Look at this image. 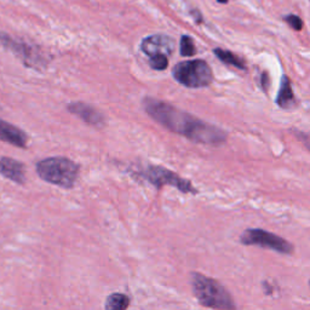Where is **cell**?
I'll use <instances>...</instances> for the list:
<instances>
[{"label": "cell", "instance_id": "obj_1", "mask_svg": "<svg viewBox=\"0 0 310 310\" xmlns=\"http://www.w3.org/2000/svg\"><path fill=\"white\" fill-rule=\"evenodd\" d=\"M143 106L156 123L195 143L218 146L228 138V133L222 129L200 120L166 102L148 97L143 102Z\"/></svg>", "mask_w": 310, "mask_h": 310}, {"label": "cell", "instance_id": "obj_2", "mask_svg": "<svg viewBox=\"0 0 310 310\" xmlns=\"http://www.w3.org/2000/svg\"><path fill=\"white\" fill-rule=\"evenodd\" d=\"M192 286L194 296L205 308L218 310L236 309L233 297L217 280L205 277L199 273H193Z\"/></svg>", "mask_w": 310, "mask_h": 310}, {"label": "cell", "instance_id": "obj_3", "mask_svg": "<svg viewBox=\"0 0 310 310\" xmlns=\"http://www.w3.org/2000/svg\"><path fill=\"white\" fill-rule=\"evenodd\" d=\"M80 166L69 159L49 158L39 161L36 172L41 179L62 188H72L79 175Z\"/></svg>", "mask_w": 310, "mask_h": 310}, {"label": "cell", "instance_id": "obj_4", "mask_svg": "<svg viewBox=\"0 0 310 310\" xmlns=\"http://www.w3.org/2000/svg\"><path fill=\"white\" fill-rule=\"evenodd\" d=\"M172 75L179 84L189 89H201L212 84L213 73L209 63L202 60L183 61L172 69Z\"/></svg>", "mask_w": 310, "mask_h": 310}, {"label": "cell", "instance_id": "obj_5", "mask_svg": "<svg viewBox=\"0 0 310 310\" xmlns=\"http://www.w3.org/2000/svg\"><path fill=\"white\" fill-rule=\"evenodd\" d=\"M240 243L246 246H260L270 248L282 255H292L294 251V245L281 236L264 229H247L240 236Z\"/></svg>", "mask_w": 310, "mask_h": 310}, {"label": "cell", "instance_id": "obj_6", "mask_svg": "<svg viewBox=\"0 0 310 310\" xmlns=\"http://www.w3.org/2000/svg\"><path fill=\"white\" fill-rule=\"evenodd\" d=\"M140 176L158 188L163 187V185H171V187L177 188L184 194H196L197 193L190 180L179 177L177 173L172 172L163 166H148L146 170L141 171Z\"/></svg>", "mask_w": 310, "mask_h": 310}, {"label": "cell", "instance_id": "obj_7", "mask_svg": "<svg viewBox=\"0 0 310 310\" xmlns=\"http://www.w3.org/2000/svg\"><path fill=\"white\" fill-rule=\"evenodd\" d=\"M0 41H1V44L5 48L11 50L17 57L21 58L22 62L26 65H28V67H43L44 63H45L43 56L33 46L15 40L14 38L7 35L6 33L0 32Z\"/></svg>", "mask_w": 310, "mask_h": 310}, {"label": "cell", "instance_id": "obj_8", "mask_svg": "<svg viewBox=\"0 0 310 310\" xmlns=\"http://www.w3.org/2000/svg\"><path fill=\"white\" fill-rule=\"evenodd\" d=\"M141 50L149 57L155 55L170 56L175 50V41L167 35L155 34V35H150L143 39L142 44H141Z\"/></svg>", "mask_w": 310, "mask_h": 310}, {"label": "cell", "instance_id": "obj_9", "mask_svg": "<svg viewBox=\"0 0 310 310\" xmlns=\"http://www.w3.org/2000/svg\"><path fill=\"white\" fill-rule=\"evenodd\" d=\"M67 109L72 114L79 116L89 125L96 126V128H102L104 125L103 115L89 104L82 103V102H74V103L68 104Z\"/></svg>", "mask_w": 310, "mask_h": 310}, {"label": "cell", "instance_id": "obj_10", "mask_svg": "<svg viewBox=\"0 0 310 310\" xmlns=\"http://www.w3.org/2000/svg\"><path fill=\"white\" fill-rule=\"evenodd\" d=\"M0 141L10 143L15 147L26 148L28 137H27L26 132L19 130L18 128L4 120H0Z\"/></svg>", "mask_w": 310, "mask_h": 310}, {"label": "cell", "instance_id": "obj_11", "mask_svg": "<svg viewBox=\"0 0 310 310\" xmlns=\"http://www.w3.org/2000/svg\"><path fill=\"white\" fill-rule=\"evenodd\" d=\"M0 175L18 184H23L26 180L23 163L11 158L0 159Z\"/></svg>", "mask_w": 310, "mask_h": 310}, {"label": "cell", "instance_id": "obj_12", "mask_svg": "<svg viewBox=\"0 0 310 310\" xmlns=\"http://www.w3.org/2000/svg\"><path fill=\"white\" fill-rule=\"evenodd\" d=\"M296 103L292 82L287 75H282L281 84H280L279 92L277 96V104L282 109H289Z\"/></svg>", "mask_w": 310, "mask_h": 310}, {"label": "cell", "instance_id": "obj_13", "mask_svg": "<svg viewBox=\"0 0 310 310\" xmlns=\"http://www.w3.org/2000/svg\"><path fill=\"white\" fill-rule=\"evenodd\" d=\"M213 53L217 56L221 62L226 63L228 65H234L238 69L241 70H246L247 69V65H246V62L243 60L241 57H239L238 55H235L234 52L228 50H224V49H214Z\"/></svg>", "mask_w": 310, "mask_h": 310}, {"label": "cell", "instance_id": "obj_14", "mask_svg": "<svg viewBox=\"0 0 310 310\" xmlns=\"http://www.w3.org/2000/svg\"><path fill=\"white\" fill-rule=\"evenodd\" d=\"M130 304V299L123 294H113L107 298L106 309L108 310H125Z\"/></svg>", "mask_w": 310, "mask_h": 310}, {"label": "cell", "instance_id": "obj_15", "mask_svg": "<svg viewBox=\"0 0 310 310\" xmlns=\"http://www.w3.org/2000/svg\"><path fill=\"white\" fill-rule=\"evenodd\" d=\"M195 53H196V49L193 39L188 35H183L180 38V55L184 57H192Z\"/></svg>", "mask_w": 310, "mask_h": 310}, {"label": "cell", "instance_id": "obj_16", "mask_svg": "<svg viewBox=\"0 0 310 310\" xmlns=\"http://www.w3.org/2000/svg\"><path fill=\"white\" fill-rule=\"evenodd\" d=\"M149 65L155 70H165L168 67V58L166 55L152 56L149 60Z\"/></svg>", "mask_w": 310, "mask_h": 310}, {"label": "cell", "instance_id": "obj_17", "mask_svg": "<svg viewBox=\"0 0 310 310\" xmlns=\"http://www.w3.org/2000/svg\"><path fill=\"white\" fill-rule=\"evenodd\" d=\"M285 21L287 22L290 27L294 31H301L303 28V21H302L301 17H298L297 15H287L286 17H284Z\"/></svg>", "mask_w": 310, "mask_h": 310}, {"label": "cell", "instance_id": "obj_18", "mask_svg": "<svg viewBox=\"0 0 310 310\" xmlns=\"http://www.w3.org/2000/svg\"><path fill=\"white\" fill-rule=\"evenodd\" d=\"M294 135H296V137L298 138L299 141H301L302 143H303L304 146H306L307 148L310 150V136L306 135L304 132H302V131H297V130H294Z\"/></svg>", "mask_w": 310, "mask_h": 310}, {"label": "cell", "instance_id": "obj_19", "mask_svg": "<svg viewBox=\"0 0 310 310\" xmlns=\"http://www.w3.org/2000/svg\"><path fill=\"white\" fill-rule=\"evenodd\" d=\"M270 86V78L268 72H263L262 75H261V89L263 90L264 92L268 91Z\"/></svg>", "mask_w": 310, "mask_h": 310}, {"label": "cell", "instance_id": "obj_20", "mask_svg": "<svg viewBox=\"0 0 310 310\" xmlns=\"http://www.w3.org/2000/svg\"><path fill=\"white\" fill-rule=\"evenodd\" d=\"M192 14H193V16L195 17V19H196L197 23H201V22H202L201 14H200V12L197 11V10H194V11H192Z\"/></svg>", "mask_w": 310, "mask_h": 310}, {"label": "cell", "instance_id": "obj_21", "mask_svg": "<svg viewBox=\"0 0 310 310\" xmlns=\"http://www.w3.org/2000/svg\"><path fill=\"white\" fill-rule=\"evenodd\" d=\"M218 2H221V4H227L228 2V0H217Z\"/></svg>", "mask_w": 310, "mask_h": 310}, {"label": "cell", "instance_id": "obj_22", "mask_svg": "<svg viewBox=\"0 0 310 310\" xmlns=\"http://www.w3.org/2000/svg\"><path fill=\"white\" fill-rule=\"evenodd\" d=\"M309 287H310V281H309Z\"/></svg>", "mask_w": 310, "mask_h": 310}]
</instances>
